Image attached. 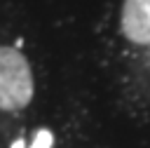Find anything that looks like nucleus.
<instances>
[{
    "label": "nucleus",
    "mask_w": 150,
    "mask_h": 148,
    "mask_svg": "<svg viewBox=\"0 0 150 148\" xmlns=\"http://www.w3.org/2000/svg\"><path fill=\"white\" fill-rule=\"evenodd\" d=\"M35 80L28 59L12 45H0V110L16 113L33 101Z\"/></svg>",
    "instance_id": "obj_1"
},
{
    "label": "nucleus",
    "mask_w": 150,
    "mask_h": 148,
    "mask_svg": "<svg viewBox=\"0 0 150 148\" xmlns=\"http://www.w3.org/2000/svg\"><path fill=\"white\" fill-rule=\"evenodd\" d=\"M120 26L129 42L150 45V0H122Z\"/></svg>",
    "instance_id": "obj_2"
}]
</instances>
